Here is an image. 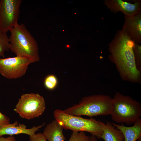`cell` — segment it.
<instances>
[{
    "instance_id": "22",
    "label": "cell",
    "mask_w": 141,
    "mask_h": 141,
    "mask_svg": "<svg viewBox=\"0 0 141 141\" xmlns=\"http://www.w3.org/2000/svg\"><path fill=\"white\" fill-rule=\"evenodd\" d=\"M96 136L91 135L89 136L88 141H99Z\"/></svg>"
},
{
    "instance_id": "17",
    "label": "cell",
    "mask_w": 141,
    "mask_h": 141,
    "mask_svg": "<svg viewBox=\"0 0 141 141\" xmlns=\"http://www.w3.org/2000/svg\"><path fill=\"white\" fill-rule=\"evenodd\" d=\"M89 138L85 132L73 131L68 141H88Z\"/></svg>"
},
{
    "instance_id": "2",
    "label": "cell",
    "mask_w": 141,
    "mask_h": 141,
    "mask_svg": "<svg viewBox=\"0 0 141 141\" xmlns=\"http://www.w3.org/2000/svg\"><path fill=\"white\" fill-rule=\"evenodd\" d=\"M10 50L16 56L28 58L33 62L40 60L37 41L24 24L18 23L10 31Z\"/></svg>"
},
{
    "instance_id": "23",
    "label": "cell",
    "mask_w": 141,
    "mask_h": 141,
    "mask_svg": "<svg viewBox=\"0 0 141 141\" xmlns=\"http://www.w3.org/2000/svg\"><path fill=\"white\" fill-rule=\"evenodd\" d=\"M138 141H141V139L138 140Z\"/></svg>"
},
{
    "instance_id": "1",
    "label": "cell",
    "mask_w": 141,
    "mask_h": 141,
    "mask_svg": "<svg viewBox=\"0 0 141 141\" xmlns=\"http://www.w3.org/2000/svg\"><path fill=\"white\" fill-rule=\"evenodd\" d=\"M135 43L122 29L118 30L108 44L109 58L115 64L124 80L134 83L140 81L141 74L136 64Z\"/></svg>"
},
{
    "instance_id": "16",
    "label": "cell",
    "mask_w": 141,
    "mask_h": 141,
    "mask_svg": "<svg viewBox=\"0 0 141 141\" xmlns=\"http://www.w3.org/2000/svg\"><path fill=\"white\" fill-rule=\"evenodd\" d=\"M44 84L45 87L47 89L50 90H53L57 85V79L54 75H49L45 77Z\"/></svg>"
},
{
    "instance_id": "14",
    "label": "cell",
    "mask_w": 141,
    "mask_h": 141,
    "mask_svg": "<svg viewBox=\"0 0 141 141\" xmlns=\"http://www.w3.org/2000/svg\"><path fill=\"white\" fill-rule=\"evenodd\" d=\"M101 138L105 141H124L122 132L109 121L105 124Z\"/></svg>"
},
{
    "instance_id": "3",
    "label": "cell",
    "mask_w": 141,
    "mask_h": 141,
    "mask_svg": "<svg viewBox=\"0 0 141 141\" xmlns=\"http://www.w3.org/2000/svg\"><path fill=\"white\" fill-rule=\"evenodd\" d=\"M113 109L112 98L107 95H96L85 96L79 103L63 110L74 116L86 115L92 118L110 115Z\"/></svg>"
},
{
    "instance_id": "6",
    "label": "cell",
    "mask_w": 141,
    "mask_h": 141,
    "mask_svg": "<svg viewBox=\"0 0 141 141\" xmlns=\"http://www.w3.org/2000/svg\"><path fill=\"white\" fill-rule=\"evenodd\" d=\"M45 108L43 97L31 93L22 95L14 110L21 117L29 120L42 115Z\"/></svg>"
},
{
    "instance_id": "11",
    "label": "cell",
    "mask_w": 141,
    "mask_h": 141,
    "mask_svg": "<svg viewBox=\"0 0 141 141\" xmlns=\"http://www.w3.org/2000/svg\"><path fill=\"white\" fill-rule=\"evenodd\" d=\"M18 124V122L16 121L13 123H10L0 128V137L4 135L13 136V135L20 134H27L30 136H33L45 125V123H44L38 126H34L31 128L27 129L25 125Z\"/></svg>"
},
{
    "instance_id": "7",
    "label": "cell",
    "mask_w": 141,
    "mask_h": 141,
    "mask_svg": "<svg viewBox=\"0 0 141 141\" xmlns=\"http://www.w3.org/2000/svg\"><path fill=\"white\" fill-rule=\"evenodd\" d=\"M33 62L25 57L0 58V74L8 79L19 78L25 74L29 65Z\"/></svg>"
},
{
    "instance_id": "5",
    "label": "cell",
    "mask_w": 141,
    "mask_h": 141,
    "mask_svg": "<svg viewBox=\"0 0 141 141\" xmlns=\"http://www.w3.org/2000/svg\"><path fill=\"white\" fill-rule=\"evenodd\" d=\"M112 120L118 123L134 124L141 118V104L131 97L117 92L112 98Z\"/></svg>"
},
{
    "instance_id": "12",
    "label": "cell",
    "mask_w": 141,
    "mask_h": 141,
    "mask_svg": "<svg viewBox=\"0 0 141 141\" xmlns=\"http://www.w3.org/2000/svg\"><path fill=\"white\" fill-rule=\"evenodd\" d=\"M113 125L120 130L124 136V141H136L141 139V118L131 126H125L112 123Z\"/></svg>"
},
{
    "instance_id": "13",
    "label": "cell",
    "mask_w": 141,
    "mask_h": 141,
    "mask_svg": "<svg viewBox=\"0 0 141 141\" xmlns=\"http://www.w3.org/2000/svg\"><path fill=\"white\" fill-rule=\"evenodd\" d=\"M63 128L55 120L48 124L43 134L48 141H65L63 133Z\"/></svg>"
},
{
    "instance_id": "8",
    "label": "cell",
    "mask_w": 141,
    "mask_h": 141,
    "mask_svg": "<svg viewBox=\"0 0 141 141\" xmlns=\"http://www.w3.org/2000/svg\"><path fill=\"white\" fill-rule=\"evenodd\" d=\"M22 0H0V30L7 32L18 23Z\"/></svg>"
},
{
    "instance_id": "20",
    "label": "cell",
    "mask_w": 141,
    "mask_h": 141,
    "mask_svg": "<svg viewBox=\"0 0 141 141\" xmlns=\"http://www.w3.org/2000/svg\"><path fill=\"white\" fill-rule=\"evenodd\" d=\"M10 124L9 118L0 111V128Z\"/></svg>"
},
{
    "instance_id": "9",
    "label": "cell",
    "mask_w": 141,
    "mask_h": 141,
    "mask_svg": "<svg viewBox=\"0 0 141 141\" xmlns=\"http://www.w3.org/2000/svg\"><path fill=\"white\" fill-rule=\"evenodd\" d=\"M104 4L114 14L121 12L124 16L131 17L141 13V1L134 0L133 3L122 0H104Z\"/></svg>"
},
{
    "instance_id": "18",
    "label": "cell",
    "mask_w": 141,
    "mask_h": 141,
    "mask_svg": "<svg viewBox=\"0 0 141 141\" xmlns=\"http://www.w3.org/2000/svg\"><path fill=\"white\" fill-rule=\"evenodd\" d=\"M133 51L136 66L137 68L138 67L140 68L141 64V45L140 44L135 43Z\"/></svg>"
},
{
    "instance_id": "10",
    "label": "cell",
    "mask_w": 141,
    "mask_h": 141,
    "mask_svg": "<svg viewBox=\"0 0 141 141\" xmlns=\"http://www.w3.org/2000/svg\"><path fill=\"white\" fill-rule=\"evenodd\" d=\"M122 29L134 43H141V13L131 17L124 16Z\"/></svg>"
},
{
    "instance_id": "4",
    "label": "cell",
    "mask_w": 141,
    "mask_h": 141,
    "mask_svg": "<svg viewBox=\"0 0 141 141\" xmlns=\"http://www.w3.org/2000/svg\"><path fill=\"white\" fill-rule=\"evenodd\" d=\"M53 115L55 119L63 129L73 131L87 132L98 139L101 138L105 123L100 120L92 118L87 119L70 115L59 109L55 110Z\"/></svg>"
},
{
    "instance_id": "21",
    "label": "cell",
    "mask_w": 141,
    "mask_h": 141,
    "mask_svg": "<svg viewBox=\"0 0 141 141\" xmlns=\"http://www.w3.org/2000/svg\"><path fill=\"white\" fill-rule=\"evenodd\" d=\"M0 141H16L15 137L13 136H10L6 138L2 136L0 137Z\"/></svg>"
},
{
    "instance_id": "19",
    "label": "cell",
    "mask_w": 141,
    "mask_h": 141,
    "mask_svg": "<svg viewBox=\"0 0 141 141\" xmlns=\"http://www.w3.org/2000/svg\"><path fill=\"white\" fill-rule=\"evenodd\" d=\"M29 141H47V139L43 133H38L30 136Z\"/></svg>"
},
{
    "instance_id": "15",
    "label": "cell",
    "mask_w": 141,
    "mask_h": 141,
    "mask_svg": "<svg viewBox=\"0 0 141 141\" xmlns=\"http://www.w3.org/2000/svg\"><path fill=\"white\" fill-rule=\"evenodd\" d=\"M9 49V37L7 32L0 30V57H4L5 52Z\"/></svg>"
}]
</instances>
